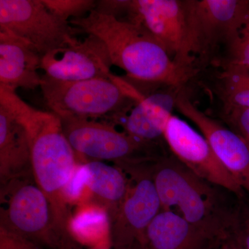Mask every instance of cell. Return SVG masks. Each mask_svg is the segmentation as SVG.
<instances>
[{
	"label": "cell",
	"instance_id": "52a82bcc",
	"mask_svg": "<svg viewBox=\"0 0 249 249\" xmlns=\"http://www.w3.org/2000/svg\"><path fill=\"white\" fill-rule=\"evenodd\" d=\"M64 133L78 157L89 160H109L122 169L155 160L154 143L119 131L113 124L93 119L60 118Z\"/></svg>",
	"mask_w": 249,
	"mask_h": 249
},
{
	"label": "cell",
	"instance_id": "5bb4252c",
	"mask_svg": "<svg viewBox=\"0 0 249 249\" xmlns=\"http://www.w3.org/2000/svg\"><path fill=\"white\" fill-rule=\"evenodd\" d=\"M182 88L166 86L151 94L141 95L128 109L111 116L126 133L143 142H152L163 138L170 118L173 115Z\"/></svg>",
	"mask_w": 249,
	"mask_h": 249
},
{
	"label": "cell",
	"instance_id": "7c38bea8",
	"mask_svg": "<svg viewBox=\"0 0 249 249\" xmlns=\"http://www.w3.org/2000/svg\"><path fill=\"white\" fill-rule=\"evenodd\" d=\"M201 56L217 45L229 48L248 16L249 0H188Z\"/></svg>",
	"mask_w": 249,
	"mask_h": 249
},
{
	"label": "cell",
	"instance_id": "4316f807",
	"mask_svg": "<svg viewBox=\"0 0 249 249\" xmlns=\"http://www.w3.org/2000/svg\"><path fill=\"white\" fill-rule=\"evenodd\" d=\"M89 249H111L110 247H93V248H89Z\"/></svg>",
	"mask_w": 249,
	"mask_h": 249
},
{
	"label": "cell",
	"instance_id": "6da1fadb",
	"mask_svg": "<svg viewBox=\"0 0 249 249\" xmlns=\"http://www.w3.org/2000/svg\"><path fill=\"white\" fill-rule=\"evenodd\" d=\"M73 27L92 34L107 47L112 65L131 79L182 88L196 73L175 62L157 39L142 26L91 11L70 20Z\"/></svg>",
	"mask_w": 249,
	"mask_h": 249
},
{
	"label": "cell",
	"instance_id": "44dd1931",
	"mask_svg": "<svg viewBox=\"0 0 249 249\" xmlns=\"http://www.w3.org/2000/svg\"><path fill=\"white\" fill-rule=\"evenodd\" d=\"M229 60L249 70V11L243 27L232 45L229 47Z\"/></svg>",
	"mask_w": 249,
	"mask_h": 249
},
{
	"label": "cell",
	"instance_id": "d6986e66",
	"mask_svg": "<svg viewBox=\"0 0 249 249\" xmlns=\"http://www.w3.org/2000/svg\"><path fill=\"white\" fill-rule=\"evenodd\" d=\"M218 91L224 109L249 108V70L228 61L219 74Z\"/></svg>",
	"mask_w": 249,
	"mask_h": 249
},
{
	"label": "cell",
	"instance_id": "603a6c76",
	"mask_svg": "<svg viewBox=\"0 0 249 249\" xmlns=\"http://www.w3.org/2000/svg\"><path fill=\"white\" fill-rule=\"evenodd\" d=\"M234 241L240 249H249V204L240 199Z\"/></svg>",
	"mask_w": 249,
	"mask_h": 249
},
{
	"label": "cell",
	"instance_id": "7402d4cb",
	"mask_svg": "<svg viewBox=\"0 0 249 249\" xmlns=\"http://www.w3.org/2000/svg\"><path fill=\"white\" fill-rule=\"evenodd\" d=\"M224 110L226 122L249 145V108H232Z\"/></svg>",
	"mask_w": 249,
	"mask_h": 249
},
{
	"label": "cell",
	"instance_id": "ba28073f",
	"mask_svg": "<svg viewBox=\"0 0 249 249\" xmlns=\"http://www.w3.org/2000/svg\"><path fill=\"white\" fill-rule=\"evenodd\" d=\"M0 29L27 42L42 57L70 45L80 31L52 14L42 0H0Z\"/></svg>",
	"mask_w": 249,
	"mask_h": 249
},
{
	"label": "cell",
	"instance_id": "30bf717a",
	"mask_svg": "<svg viewBox=\"0 0 249 249\" xmlns=\"http://www.w3.org/2000/svg\"><path fill=\"white\" fill-rule=\"evenodd\" d=\"M134 178L115 215L110 220L111 247L130 249L137 244L141 249L150 223L160 211V196L150 173Z\"/></svg>",
	"mask_w": 249,
	"mask_h": 249
},
{
	"label": "cell",
	"instance_id": "2e32d148",
	"mask_svg": "<svg viewBox=\"0 0 249 249\" xmlns=\"http://www.w3.org/2000/svg\"><path fill=\"white\" fill-rule=\"evenodd\" d=\"M33 175L30 142L25 126L0 105L1 186L29 180Z\"/></svg>",
	"mask_w": 249,
	"mask_h": 249
},
{
	"label": "cell",
	"instance_id": "9a60e30c",
	"mask_svg": "<svg viewBox=\"0 0 249 249\" xmlns=\"http://www.w3.org/2000/svg\"><path fill=\"white\" fill-rule=\"evenodd\" d=\"M232 241L214 237L178 214L161 211L147 227L142 249H229Z\"/></svg>",
	"mask_w": 249,
	"mask_h": 249
},
{
	"label": "cell",
	"instance_id": "e0dca14e",
	"mask_svg": "<svg viewBox=\"0 0 249 249\" xmlns=\"http://www.w3.org/2000/svg\"><path fill=\"white\" fill-rule=\"evenodd\" d=\"M42 56L35 49L0 29V86L15 90L40 88Z\"/></svg>",
	"mask_w": 249,
	"mask_h": 249
},
{
	"label": "cell",
	"instance_id": "5b68a950",
	"mask_svg": "<svg viewBox=\"0 0 249 249\" xmlns=\"http://www.w3.org/2000/svg\"><path fill=\"white\" fill-rule=\"evenodd\" d=\"M29 180L1 187L4 203L0 226L44 249H74L75 240L59 221L48 198Z\"/></svg>",
	"mask_w": 249,
	"mask_h": 249
},
{
	"label": "cell",
	"instance_id": "277c9868",
	"mask_svg": "<svg viewBox=\"0 0 249 249\" xmlns=\"http://www.w3.org/2000/svg\"><path fill=\"white\" fill-rule=\"evenodd\" d=\"M47 107L60 118L96 119L126 110L138 91L119 77L61 81L42 75L40 85Z\"/></svg>",
	"mask_w": 249,
	"mask_h": 249
},
{
	"label": "cell",
	"instance_id": "484cf974",
	"mask_svg": "<svg viewBox=\"0 0 249 249\" xmlns=\"http://www.w3.org/2000/svg\"><path fill=\"white\" fill-rule=\"evenodd\" d=\"M229 249H240V248L237 245V244L235 243V241H233L231 245H230Z\"/></svg>",
	"mask_w": 249,
	"mask_h": 249
},
{
	"label": "cell",
	"instance_id": "3957f363",
	"mask_svg": "<svg viewBox=\"0 0 249 249\" xmlns=\"http://www.w3.org/2000/svg\"><path fill=\"white\" fill-rule=\"evenodd\" d=\"M1 103L25 126L35 183L48 198L62 226L69 229L65 193L80 163L64 133L61 119L52 111L31 107L16 91L5 93Z\"/></svg>",
	"mask_w": 249,
	"mask_h": 249
},
{
	"label": "cell",
	"instance_id": "4fadbf2b",
	"mask_svg": "<svg viewBox=\"0 0 249 249\" xmlns=\"http://www.w3.org/2000/svg\"><path fill=\"white\" fill-rule=\"evenodd\" d=\"M176 108L191 121L208 141L217 158L249 195V145L243 137L214 120L193 104L181 91Z\"/></svg>",
	"mask_w": 249,
	"mask_h": 249
},
{
	"label": "cell",
	"instance_id": "9c48e42d",
	"mask_svg": "<svg viewBox=\"0 0 249 249\" xmlns=\"http://www.w3.org/2000/svg\"><path fill=\"white\" fill-rule=\"evenodd\" d=\"M163 139L174 157L196 176L224 188L239 199L245 198V192L217 158L208 141L186 121L173 114L165 127Z\"/></svg>",
	"mask_w": 249,
	"mask_h": 249
},
{
	"label": "cell",
	"instance_id": "cb8c5ba5",
	"mask_svg": "<svg viewBox=\"0 0 249 249\" xmlns=\"http://www.w3.org/2000/svg\"><path fill=\"white\" fill-rule=\"evenodd\" d=\"M131 0H101L96 1L94 11L101 14L126 20L130 9Z\"/></svg>",
	"mask_w": 249,
	"mask_h": 249
},
{
	"label": "cell",
	"instance_id": "ffe728a7",
	"mask_svg": "<svg viewBox=\"0 0 249 249\" xmlns=\"http://www.w3.org/2000/svg\"><path fill=\"white\" fill-rule=\"evenodd\" d=\"M52 13L64 20L85 17L94 10L96 1L93 0H42Z\"/></svg>",
	"mask_w": 249,
	"mask_h": 249
},
{
	"label": "cell",
	"instance_id": "ac0fdd59",
	"mask_svg": "<svg viewBox=\"0 0 249 249\" xmlns=\"http://www.w3.org/2000/svg\"><path fill=\"white\" fill-rule=\"evenodd\" d=\"M122 168L99 160L80 163L78 173L83 189L88 188L93 196L107 210L109 221L115 215L128 191L130 181Z\"/></svg>",
	"mask_w": 249,
	"mask_h": 249
},
{
	"label": "cell",
	"instance_id": "8992f818",
	"mask_svg": "<svg viewBox=\"0 0 249 249\" xmlns=\"http://www.w3.org/2000/svg\"><path fill=\"white\" fill-rule=\"evenodd\" d=\"M126 21L146 29L178 65L196 70L200 48L188 0H131Z\"/></svg>",
	"mask_w": 249,
	"mask_h": 249
},
{
	"label": "cell",
	"instance_id": "8fae6325",
	"mask_svg": "<svg viewBox=\"0 0 249 249\" xmlns=\"http://www.w3.org/2000/svg\"><path fill=\"white\" fill-rule=\"evenodd\" d=\"M112 66L107 47L101 39L87 34L65 48L42 57L41 69L45 76L61 81H81L111 78Z\"/></svg>",
	"mask_w": 249,
	"mask_h": 249
},
{
	"label": "cell",
	"instance_id": "d4e9b609",
	"mask_svg": "<svg viewBox=\"0 0 249 249\" xmlns=\"http://www.w3.org/2000/svg\"><path fill=\"white\" fill-rule=\"evenodd\" d=\"M0 249H44L0 226Z\"/></svg>",
	"mask_w": 249,
	"mask_h": 249
},
{
	"label": "cell",
	"instance_id": "7a4b0ae2",
	"mask_svg": "<svg viewBox=\"0 0 249 249\" xmlns=\"http://www.w3.org/2000/svg\"><path fill=\"white\" fill-rule=\"evenodd\" d=\"M152 175L161 211H170L209 235L233 240L240 200H230V192L205 181L176 157L157 160Z\"/></svg>",
	"mask_w": 249,
	"mask_h": 249
}]
</instances>
